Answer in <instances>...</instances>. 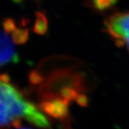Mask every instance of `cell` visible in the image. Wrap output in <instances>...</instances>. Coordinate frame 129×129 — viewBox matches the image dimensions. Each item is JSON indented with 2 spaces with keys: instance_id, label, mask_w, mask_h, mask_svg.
Instances as JSON below:
<instances>
[{
  "instance_id": "cell-4",
  "label": "cell",
  "mask_w": 129,
  "mask_h": 129,
  "mask_svg": "<svg viewBox=\"0 0 129 129\" xmlns=\"http://www.w3.org/2000/svg\"><path fill=\"white\" fill-rule=\"evenodd\" d=\"M69 104L61 98L41 101L38 108L48 116L64 121L69 117Z\"/></svg>"
},
{
  "instance_id": "cell-7",
  "label": "cell",
  "mask_w": 129,
  "mask_h": 129,
  "mask_svg": "<svg viewBox=\"0 0 129 129\" xmlns=\"http://www.w3.org/2000/svg\"><path fill=\"white\" fill-rule=\"evenodd\" d=\"M118 0H92V7L98 11H106L113 7Z\"/></svg>"
},
{
  "instance_id": "cell-2",
  "label": "cell",
  "mask_w": 129,
  "mask_h": 129,
  "mask_svg": "<svg viewBox=\"0 0 129 129\" xmlns=\"http://www.w3.org/2000/svg\"><path fill=\"white\" fill-rule=\"evenodd\" d=\"M78 66L75 64L72 67L51 72L38 89V95L42 101L59 98L60 91L66 86L75 88L79 92H85L87 90L85 77L82 71L75 70Z\"/></svg>"
},
{
  "instance_id": "cell-10",
  "label": "cell",
  "mask_w": 129,
  "mask_h": 129,
  "mask_svg": "<svg viewBox=\"0 0 129 129\" xmlns=\"http://www.w3.org/2000/svg\"><path fill=\"white\" fill-rule=\"evenodd\" d=\"M21 129H29V128H21Z\"/></svg>"
},
{
  "instance_id": "cell-8",
  "label": "cell",
  "mask_w": 129,
  "mask_h": 129,
  "mask_svg": "<svg viewBox=\"0 0 129 129\" xmlns=\"http://www.w3.org/2000/svg\"><path fill=\"white\" fill-rule=\"evenodd\" d=\"M47 22L46 17L42 13L37 14V22L35 24V31L42 35L44 33H45L47 31Z\"/></svg>"
},
{
  "instance_id": "cell-9",
  "label": "cell",
  "mask_w": 129,
  "mask_h": 129,
  "mask_svg": "<svg viewBox=\"0 0 129 129\" xmlns=\"http://www.w3.org/2000/svg\"><path fill=\"white\" fill-rule=\"evenodd\" d=\"M75 101L77 103V104L80 107H83V108H86L89 106V98L88 97L84 94V93H80L78 95L76 98Z\"/></svg>"
},
{
  "instance_id": "cell-3",
  "label": "cell",
  "mask_w": 129,
  "mask_h": 129,
  "mask_svg": "<svg viewBox=\"0 0 129 129\" xmlns=\"http://www.w3.org/2000/svg\"><path fill=\"white\" fill-rule=\"evenodd\" d=\"M105 29L118 47L129 52V12H116L104 22Z\"/></svg>"
},
{
  "instance_id": "cell-6",
  "label": "cell",
  "mask_w": 129,
  "mask_h": 129,
  "mask_svg": "<svg viewBox=\"0 0 129 129\" xmlns=\"http://www.w3.org/2000/svg\"><path fill=\"white\" fill-rule=\"evenodd\" d=\"M79 91L75 88L66 86L62 88L59 93V98H61L67 101L68 103L75 101L76 98L78 95Z\"/></svg>"
},
{
  "instance_id": "cell-5",
  "label": "cell",
  "mask_w": 129,
  "mask_h": 129,
  "mask_svg": "<svg viewBox=\"0 0 129 129\" xmlns=\"http://www.w3.org/2000/svg\"><path fill=\"white\" fill-rule=\"evenodd\" d=\"M19 56L13 42L5 32L0 31V67L9 63H16Z\"/></svg>"
},
{
  "instance_id": "cell-1",
  "label": "cell",
  "mask_w": 129,
  "mask_h": 129,
  "mask_svg": "<svg viewBox=\"0 0 129 129\" xmlns=\"http://www.w3.org/2000/svg\"><path fill=\"white\" fill-rule=\"evenodd\" d=\"M36 108L11 83L7 75H0V129L17 128L21 119L27 120Z\"/></svg>"
}]
</instances>
